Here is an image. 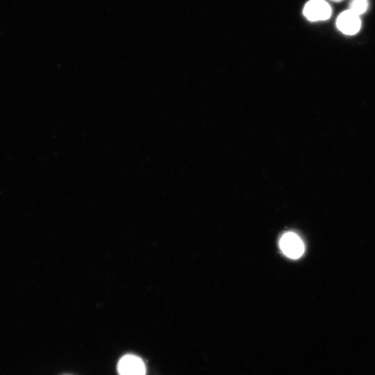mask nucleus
Listing matches in <instances>:
<instances>
[{"mask_svg": "<svg viewBox=\"0 0 375 375\" xmlns=\"http://www.w3.org/2000/svg\"><path fill=\"white\" fill-rule=\"evenodd\" d=\"M279 247L286 256L293 259L300 258L305 249L301 239L293 232H288L282 235L279 241Z\"/></svg>", "mask_w": 375, "mask_h": 375, "instance_id": "obj_1", "label": "nucleus"}, {"mask_svg": "<svg viewBox=\"0 0 375 375\" xmlns=\"http://www.w3.org/2000/svg\"><path fill=\"white\" fill-rule=\"evenodd\" d=\"M331 13V6L324 0H310L303 10L304 17L311 22L326 20Z\"/></svg>", "mask_w": 375, "mask_h": 375, "instance_id": "obj_2", "label": "nucleus"}, {"mask_svg": "<svg viewBox=\"0 0 375 375\" xmlns=\"http://www.w3.org/2000/svg\"><path fill=\"white\" fill-rule=\"evenodd\" d=\"M119 375H146L145 365L140 357L133 354L122 356L117 366Z\"/></svg>", "mask_w": 375, "mask_h": 375, "instance_id": "obj_3", "label": "nucleus"}, {"mask_svg": "<svg viewBox=\"0 0 375 375\" xmlns=\"http://www.w3.org/2000/svg\"><path fill=\"white\" fill-rule=\"evenodd\" d=\"M336 26L345 35H354L359 31L361 26L360 16L349 9L344 10L338 15Z\"/></svg>", "mask_w": 375, "mask_h": 375, "instance_id": "obj_4", "label": "nucleus"}, {"mask_svg": "<svg viewBox=\"0 0 375 375\" xmlns=\"http://www.w3.org/2000/svg\"><path fill=\"white\" fill-rule=\"evenodd\" d=\"M368 6V0H351L349 4V10L360 16L366 12Z\"/></svg>", "mask_w": 375, "mask_h": 375, "instance_id": "obj_5", "label": "nucleus"}, {"mask_svg": "<svg viewBox=\"0 0 375 375\" xmlns=\"http://www.w3.org/2000/svg\"><path fill=\"white\" fill-rule=\"evenodd\" d=\"M331 1H334V2H340L343 0H331Z\"/></svg>", "mask_w": 375, "mask_h": 375, "instance_id": "obj_6", "label": "nucleus"}, {"mask_svg": "<svg viewBox=\"0 0 375 375\" xmlns=\"http://www.w3.org/2000/svg\"><path fill=\"white\" fill-rule=\"evenodd\" d=\"M63 375H72V374H63Z\"/></svg>", "mask_w": 375, "mask_h": 375, "instance_id": "obj_7", "label": "nucleus"}]
</instances>
